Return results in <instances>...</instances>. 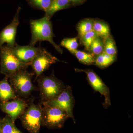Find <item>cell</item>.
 Returning <instances> with one entry per match:
<instances>
[{"label":"cell","instance_id":"d6986e66","mask_svg":"<svg viewBox=\"0 0 133 133\" xmlns=\"http://www.w3.org/2000/svg\"><path fill=\"white\" fill-rule=\"evenodd\" d=\"M94 19L87 18L82 20L79 23L77 26V30L79 38L89 31H92Z\"/></svg>","mask_w":133,"mask_h":133},{"label":"cell","instance_id":"44dd1931","mask_svg":"<svg viewBox=\"0 0 133 133\" xmlns=\"http://www.w3.org/2000/svg\"><path fill=\"white\" fill-rule=\"evenodd\" d=\"M104 44L103 52L111 56H116L117 49L114 39L110 36L106 39L103 40Z\"/></svg>","mask_w":133,"mask_h":133},{"label":"cell","instance_id":"e0dca14e","mask_svg":"<svg viewBox=\"0 0 133 133\" xmlns=\"http://www.w3.org/2000/svg\"><path fill=\"white\" fill-rule=\"evenodd\" d=\"M72 54L74 55L80 63L86 65L95 64V56L91 53L81 51L77 50Z\"/></svg>","mask_w":133,"mask_h":133},{"label":"cell","instance_id":"9c48e42d","mask_svg":"<svg viewBox=\"0 0 133 133\" xmlns=\"http://www.w3.org/2000/svg\"><path fill=\"white\" fill-rule=\"evenodd\" d=\"M59 62L57 58L54 56L44 48H42L39 53L34 58L30 65L36 76L35 80L48 70L51 65Z\"/></svg>","mask_w":133,"mask_h":133},{"label":"cell","instance_id":"9a60e30c","mask_svg":"<svg viewBox=\"0 0 133 133\" xmlns=\"http://www.w3.org/2000/svg\"><path fill=\"white\" fill-rule=\"evenodd\" d=\"M93 30L99 37L103 40L111 36L110 29L108 24L100 20H94Z\"/></svg>","mask_w":133,"mask_h":133},{"label":"cell","instance_id":"cb8c5ba5","mask_svg":"<svg viewBox=\"0 0 133 133\" xmlns=\"http://www.w3.org/2000/svg\"><path fill=\"white\" fill-rule=\"evenodd\" d=\"M98 36L93 30L85 33L80 37V40L83 45L84 46L85 49L88 51V49L92 43L97 37Z\"/></svg>","mask_w":133,"mask_h":133},{"label":"cell","instance_id":"7402d4cb","mask_svg":"<svg viewBox=\"0 0 133 133\" xmlns=\"http://www.w3.org/2000/svg\"><path fill=\"white\" fill-rule=\"evenodd\" d=\"M104 41L99 37H97L92 43L88 51L95 56L101 54L104 51Z\"/></svg>","mask_w":133,"mask_h":133},{"label":"cell","instance_id":"8992f818","mask_svg":"<svg viewBox=\"0 0 133 133\" xmlns=\"http://www.w3.org/2000/svg\"><path fill=\"white\" fill-rule=\"evenodd\" d=\"M34 73L26 69L17 72L10 78L9 82L15 93L21 96H28L36 90L32 82Z\"/></svg>","mask_w":133,"mask_h":133},{"label":"cell","instance_id":"30bf717a","mask_svg":"<svg viewBox=\"0 0 133 133\" xmlns=\"http://www.w3.org/2000/svg\"><path fill=\"white\" fill-rule=\"evenodd\" d=\"M21 9V7L18 8L12 22L0 33V48L6 43V45L13 48L16 44V37L17 27L19 24V16Z\"/></svg>","mask_w":133,"mask_h":133},{"label":"cell","instance_id":"3957f363","mask_svg":"<svg viewBox=\"0 0 133 133\" xmlns=\"http://www.w3.org/2000/svg\"><path fill=\"white\" fill-rule=\"evenodd\" d=\"M40 95L42 102L55 98L64 90L65 86L53 73L49 76H40L38 78Z\"/></svg>","mask_w":133,"mask_h":133},{"label":"cell","instance_id":"ac0fdd59","mask_svg":"<svg viewBox=\"0 0 133 133\" xmlns=\"http://www.w3.org/2000/svg\"><path fill=\"white\" fill-rule=\"evenodd\" d=\"M1 133H23L16 127L8 115L2 118V122Z\"/></svg>","mask_w":133,"mask_h":133},{"label":"cell","instance_id":"484cf974","mask_svg":"<svg viewBox=\"0 0 133 133\" xmlns=\"http://www.w3.org/2000/svg\"><path fill=\"white\" fill-rule=\"evenodd\" d=\"M2 118H0V133H1V129L2 122Z\"/></svg>","mask_w":133,"mask_h":133},{"label":"cell","instance_id":"7c38bea8","mask_svg":"<svg viewBox=\"0 0 133 133\" xmlns=\"http://www.w3.org/2000/svg\"><path fill=\"white\" fill-rule=\"evenodd\" d=\"M41 46L36 48L35 45L22 46L16 44L12 48V52L19 61L24 63H31V61L39 53L42 49Z\"/></svg>","mask_w":133,"mask_h":133},{"label":"cell","instance_id":"ffe728a7","mask_svg":"<svg viewBox=\"0 0 133 133\" xmlns=\"http://www.w3.org/2000/svg\"><path fill=\"white\" fill-rule=\"evenodd\" d=\"M30 6L34 9L42 10L46 12L53 0H26Z\"/></svg>","mask_w":133,"mask_h":133},{"label":"cell","instance_id":"5bb4252c","mask_svg":"<svg viewBox=\"0 0 133 133\" xmlns=\"http://www.w3.org/2000/svg\"><path fill=\"white\" fill-rule=\"evenodd\" d=\"M72 6L69 0H53L48 11L45 12V15L50 19L55 13L59 10L71 7Z\"/></svg>","mask_w":133,"mask_h":133},{"label":"cell","instance_id":"603a6c76","mask_svg":"<svg viewBox=\"0 0 133 133\" xmlns=\"http://www.w3.org/2000/svg\"><path fill=\"white\" fill-rule=\"evenodd\" d=\"M60 45L64 47L71 53L77 50L78 44L77 38H64L60 43Z\"/></svg>","mask_w":133,"mask_h":133},{"label":"cell","instance_id":"2e32d148","mask_svg":"<svg viewBox=\"0 0 133 133\" xmlns=\"http://www.w3.org/2000/svg\"><path fill=\"white\" fill-rule=\"evenodd\" d=\"M116 58L115 56H111L103 52L95 56L94 65L100 69H105L114 63Z\"/></svg>","mask_w":133,"mask_h":133},{"label":"cell","instance_id":"8fae6325","mask_svg":"<svg viewBox=\"0 0 133 133\" xmlns=\"http://www.w3.org/2000/svg\"><path fill=\"white\" fill-rule=\"evenodd\" d=\"M28 105L23 100L16 98L12 101L0 102V108L6 113L14 123L23 114Z\"/></svg>","mask_w":133,"mask_h":133},{"label":"cell","instance_id":"277c9868","mask_svg":"<svg viewBox=\"0 0 133 133\" xmlns=\"http://www.w3.org/2000/svg\"><path fill=\"white\" fill-rule=\"evenodd\" d=\"M43 105L42 114V126L50 129H59L69 118L68 114L57 108Z\"/></svg>","mask_w":133,"mask_h":133},{"label":"cell","instance_id":"d4e9b609","mask_svg":"<svg viewBox=\"0 0 133 133\" xmlns=\"http://www.w3.org/2000/svg\"><path fill=\"white\" fill-rule=\"evenodd\" d=\"M72 6H76L81 5L85 2L86 0H69Z\"/></svg>","mask_w":133,"mask_h":133},{"label":"cell","instance_id":"4fadbf2b","mask_svg":"<svg viewBox=\"0 0 133 133\" xmlns=\"http://www.w3.org/2000/svg\"><path fill=\"white\" fill-rule=\"evenodd\" d=\"M5 77L0 81V100L2 102L8 101L17 98L14 89Z\"/></svg>","mask_w":133,"mask_h":133},{"label":"cell","instance_id":"52a82bcc","mask_svg":"<svg viewBox=\"0 0 133 133\" xmlns=\"http://www.w3.org/2000/svg\"><path fill=\"white\" fill-rule=\"evenodd\" d=\"M43 105H46L59 108L66 112L69 118L76 123L73 114V108L75 104L71 87L65 86L64 90L54 99L47 102H42Z\"/></svg>","mask_w":133,"mask_h":133},{"label":"cell","instance_id":"7a4b0ae2","mask_svg":"<svg viewBox=\"0 0 133 133\" xmlns=\"http://www.w3.org/2000/svg\"><path fill=\"white\" fill-rule=\"evenodd\" d=\"M0 72L10 78L17 72L26 69L30 63H24L19 61L14 55L12 48L7 45H3L0 48Z\"/></svg>","mask_w":133,"mask_h":133},{"label":"cell","instance_id":"5b68a950","mask_svg":"<svg viewBox=\"0 0 133 133\" xmlns=\"http://www.w3.org/2000/svg\"><path fill=\"white\" fill-rule=\"evenodd\" d=\"M42 107L32 103L25 109L20 118L24 128L30 133H39L42 126Z\"/></svg>","mask_w":133,"mask_h":133},{"label":"cell","instance_id":"ba28073f","mask_svg":"<svg viewBox=\"0 0 133 133\" xmlns=\"http://www.w3.org/2000/svg\"><path fill=\"white\" fill-rule=\"evenodd\" d=\"M75 71L85 73L87 81L93 89L104 97V102L102 104L103 107L105 109L109 107L111 105L110 91L99 76L91 69H76Z\"/></svg>","mask_w":133,"mask_h":133},{"label":"cell","instance_id":"6da1fadb","mask_svg":"<svg viewBox=\"0 0 133 133\" xmlns=\"http://www.w3.org/2000/svg\"><path fill=\"white\" fill-rule=\"evenodd\" d=\"M30 26L31 37L30 45H35L37 42L47 41L53 45L58 52L60 54L63 53L62 48L53 41L54 35L52 23L46 15L40 19L30 20Z\"/></svg>","mask_w":133,"mask_h":133}]
</instances>
